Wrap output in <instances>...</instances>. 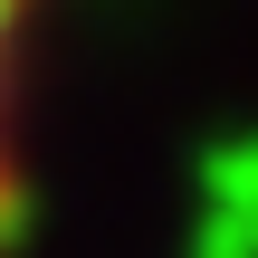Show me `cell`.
I'll return each mask as SVG.
<instances>
[{
  "label": "cell",
  "mask_w": 258,
  "mask_h": 258,
  "mask_svg": "<svg viewBox=\"0 0 258 258\" xmlns=\"http://www.w3.org/2000/svg\"><path fill=\"white\" fill-rule=\"evenodd\" d=\"M29 29L38 0H0V258L19 239V191H29Z\"/></svg>",
  "instance_id": "cell-1"
}]
</instances>
